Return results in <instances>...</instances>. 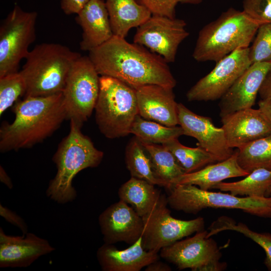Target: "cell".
Listing matches in <instances>:
<instances>
[{
    "instance_id": "5bb4252c",
    "label": "cell",
    "mask_w": 271,
    "mask_h": 271,
    "mask_svg": "<svg viewBox=\"0 0 271 271\" xmlns=\"http://www.w3.org/2000/svg\"><path fill=\"white\" fill-rule=\"evenodd\" d=\"M178 117L184 135L195 138L198 146L211 154L217 162L234 153L227 145L223 129L216 127L211 118L195 113L182 103H178Z\"/></svg>"
},
{
    "instance_id": "5b68a950",
    "label": "cell",
    "mask_w": 271,
    "mask_h": 271,
    "mask_svg": "<svg viewBox=\"0 0 271 271\" xmlns=\"http://www.w3.org/2000/svg\"><path fill=\"white\" fill-rule=\"evenodd\" d=\"M80 56L60 44L36 45L29 51L20 71L26 84L25 97L62 93L71 67Z\"/></svg>"
},
{
    "instance_id": "44dd1931",
    "label": "cell",
    "mask_w": 271,
    "mask_h": 271,
    "mask_svg": "<svg viewBox=\"0 0 271 271\" xmlns=\"http://www.w3.org/2000/svg\"><path fill=\"white\" fill-rule=\"evenodd\" d=\"M77 23L82 30L80 47L90 51L100 46L114 35L105 2L90 0L77 14Z\"/></svg>"
},
{
    "instance_id": "2e32d148",
    "label": "cell",
    "mask_w": 271,
    "mask_h": 271,
    "mask_svg": "<svg viewBox=\"0 0 271 271\" xmlns=\"http://www.w3.org/2000/svg\"><path fill=\"white\" fill-rule=\"evenodd\" d=\"M270 66L271 60L250 65L220 98L219 106L221 117L254 105Z\"/></svg>"
},
{
    "instance_id": "52a82bcc",
    "label": "cell",
    "mask_w": 271,
    "mask_h": 271,
    "mask_svg": "<svg viewBox=\"0 0 271 271\" xmlns=\"http://www.w3.org/2000/svg\"><path fill=\"white\" fill-rule=\"evenodd\" d=\"M168 205L186 213L196 214L207 208L236 209L258 217H271V198L238 197L205 190L190 184H177L169 190Z\"/></svg>"
},
{
    "instance_id": "7a4b0ae2",
    "label": "cell",
    "mask_w": 271,
    "mask_h": 271,
    "mask_svg": "<svg viewBox=\"0 0 271 271\" xmlns=\"http://www.w3.org/2000/svg\"><path fill=\"white\" fill-rule=\"evenodd\" d=\"M13 122L0 128L2 153L30 148L51 136L67 119L62 93L47 96L25 97L13 109Z\"/></svg>"
},
{
    "instance_id": "8d00e7d4",
    "label": "cell",
    "mask_w": 271,
    "mask_h": 271,
    "mask_svg": "<svg viewBox=\"0 0 271 271\" xmlns=\"http://www.w3.org/2000/svg\"><path fill=\"white\" fill-rule=\"evenodd\" d=\"M90 0H61V7L66 15L77 14Z\"/></svg>"
},
{
    "instance_id": "e575fe53",
    "label": "cell",
    "mask_w": 271,
    "mask_h": 271,
    "mask_svg": "<svg viewBox=\"0 0 271 271\" xmlns=\"http://www.w3.org/2000/svg\"><path fill=\"white\" fill-rule=\"evenodd\" d=\"M243 11L259 25L271 23V0H243Z\"/></svg>"
},
{
    "instance_id": "d4e9b609",
    "label": "cell",
    "mask_w": 271,
    "mask_h": 271,
    "mask_svg": "<svg viewBox=\"0 0 271 271\" xmlns=\"http://www.w3.org/2000/svg\"><path fill=\"white\" fill-rule=\"evenodd\" d=\"M151 161L156 178L168 190L185 174L173 154L163 145L142 142Z\"/></svg>"
},
{
    "instance_id": "4316f807",
    "label": "cell",
    "mask_w": 271,
    "mask_h": 271,
    "mask_svg": "<svg viewBox=\"0 0 271 271\" xmlns=\"http://www.w3.org/2000/svg\"><path fill=\"white\" fill-rule=\"evenodd\" d=\"M236 153L239 165L247 173L259 168L271 171V133L237 149Z\"/></svg>"
},
{
    "instance_id": "d6a6232c",
    "label": "cell",
    "mask_w": 271,
    "mask_h": 271,
    "mask_svg": "<svg viewBox=\"0 0 271 271\" xmlns=\"http://www.w3.org/2000/svg\"><path fill=\"white\" fill-rule=\"evenodd\" d=\"M253 43L249 47L251 64L271 60V23L259 25Z\"/></svg>"
},
{
    "instance_id": "60d3db41",
    "label": "cell",
    "mask_w": 271,
    "mask_h": 271,
    "mask_svg": "<svg viewBox=\"0 0 271 271\" xmlns=\"http://www.w3.org/2000/svg\"><path fill=\"white\" fill-rule=\"evenodd\" d=\"M0 180L10 189H12L13 185L11 179L2 166H0Z\"/></svg>"
},
{
    "instance_id": "7402d4cb",
    "label": "cell",
    "mask_w": 271,
    "mask_h": 271,
    "mask_svg": "<svg viewBox=\"0 0 271 271\" xmlns=\"http://www.w3.org/2000/svg\"><path fill=\"white\" fill-rule=\"evenodd\" d=\"M248 174L239 165L235 152L225 160L209 164L198 171L183 174L177 179L174 186L190 184L198 186L203 190H209L213 186L225 179L245 177Z\"/></svg>"
},
{
    "instance_id": "1f68e13d",
    "label": "cell",
    "mask_w": 271,
    "mask_h": 271,
    "mask_svg": "<svg viewBox=\"0 0 271 271\" xmlns=\"http://www.w3.org/2000/svg\"><path fill=\"white\" fill-rule=\"evenodd\" d=\"M220 230L221 231L231 230L238 232L258 244L264 250L266 255L264 264L267 269L271 271V234L254 231L244 223H236L233 219L228 217L221 220Z\"/></svg>"
},
{
    "instance_id": "ffe728a7",
    "label": "cell",
    "mask_w": 271,
    "mask_h": 271,
    "mask_svg": "<svg viewBox=\"0 0 271 271\" xmlns=\"http://www.w3.org/2000/svg\"><path fill=\"white\" fill-rule=\"evenodd\" d=\"M142 237L123 250L118 249L112 244L104 243L102 245L96 253L102 270L140 271L159 259L158 252L147 250L143 247Z\"/></svg>"
},
{
    "instance_id": "603a6c76",
    "label": "cell",
    "mask_w": 271,
    "mask_h": 271,
    "mask_svg": "<svg viewBox=\"0 0 271 271\" xmlns=\"http://www.w3.org/2000/svg\"><path fill=\"white\" fill-rule=\"evenodd\" d=\"M106 7L114 35L124 38L129 30L138 27L152 16L136 0H106Z\"/></svg>"
},
{
    "instance_id": "ba28073f",
    "label": "cell",
    "mask_w": 271,
    "mask_h": 271,
    "mask_svg": "<svg viewBox=\"0 0 271 271\" xmlns=\"http://www.w3.org/2000/svg\"><path fill=\"white\" fill-rule=\"evenodd\" d=\"M100 77L88 56L78 57L69 72L62 92L67 119L82 127L91 116L98 99Z\"/></svg>"
},
{
    "instance_id": "3957f363",
    "label": "cell",
    "mask_w": 271,
    "mask_h": 271,
    "mask_svg": "<svg viewBox=\"0 0 271 271\" xmlns=\"http://www.w3.org/2000/svg\"><path fill=\"white\" fill-rule=\"evenodd\" d=\"M70 131L58 145L53 157L57 173L50 181L46 195L59 204L74 200L77 193L72 181L81 171L95 168L101 163L103 153L97 149L91 140L83 134L81 127L70 120Z\"/></svg>"
},
{
    "instance_id": "9c48e42d",
    "label": "cell",
    "mask_w": 271,
    "mask_h": 271,
    "mask_svg": "<svg viewBox=\"0 0 271 271\" xmlns=\"http://www.w3.org/2000/svg\"><path fill=\"white\" fill-rule=\"evenodd\" d=\"M38 14L16 5L0 27V77L18 72L21 60L36 39Z\"/></svg>"
},
{
    "instance_id": "7c38bea8",
    "label": "cell",
    "mask_w": 271,
    "mask_h": 271,
    "mask_svg": "<svg viewBox=\"0 0 271 271\" xmlns=\"http://www.w3.org/2000/svg\"><path fill=\"white\" fill-rule=\"evenodd\" d=\"M216 63L214 68L188 91V101L220 99L251 64L249 47L238 49Z\"/></svg>"
},
{
    "instance_id": "83f0119b",
    "label": "cell",
    "mask_w": 271,
    "mask_h": 271,
    "mask_svg": "<svg viewBox=\"0 0 271 271\" xmlns=\"http://www.w3.org/2000/svg\"><path fill=\"white\" fill-rule=\"evenodd\" d=\"M125 159L126 168L132 177L164 187L154 175L150 158L142 142L135 136L126 146Z\"/></svg>"
},
{
    "instance_id": "8fae6325",
    "label": "cell",
    "mask_w": 271,
    "mask_h": 271,
    "mask_svg": "<svg viewBox=\"0 0 271 271\" xmlns=\"http://www.w3.org/2000/svg\"><path fill=\"white\" fill-rule=\"evenodd\" d=\"M202 230L191 237L178 240L160 250V256L180 269L220 271L227 264L220 262L221 253L216 241Z\"/></svg>"
},
{
    "instance_id": "ab89813d",
    "label": "cell",
    "mask_w": 271,
    "mask_h": 271,
    "mask_svg": "<svg viewBox=\"0 0 271 271\" xmlns=\"http://www.w3.org/2000/svg\"><path fill=\"white\" fill-rule=\"evenodd\" d=\"M171 270L169 265L159 261V259L151 263L145 267V271H171Z\"/></svg>"
},
{
    "instance_id": "cb8c5ba5",
    "label": "cell",
    "mask_w": 271,
    "mask_h": 271,
    "mask_svg": "<svg viewBox=\"0 0 271 271\" xmlns=\"http://www.w3.org/2000/svg\"><path fill=\"white\" fill-rule=\"evenodd\" d=\"M146 181L132 177L121 185L118 195L120 200L131 205L143 217L148 214L159 202L162 194Z\"/></svg>"
},
{
    "instance_id": "484cf974",
    "label": "cell",
    "mask_w": 271,
    "mask_h": 271,
    "mask_svg": "<svg viewBox=\"0 0 271 271\" xmlns=\"http://www.w3.org/2000/svg\"><path fill=\"white\" fill-rule=\"evenodd\" d=\"M212 189L229 192L235 196L268 197L271 194V171L256 169L242 180L233 182L222 181L213 186Z\"/></svg>"
},
{
    "instance_id": "4fadbf2b",
    "label": "cell",
    "mask_w": 271,
    "mask_h": 271,
    "mask_svg": "<svg viewBox=\"0 0 271 271\" xmlns=\"http://www.w3.org/2000/svg\"><path fill=\"white\" fill-rule=\"evenodd\" d=\"M186 26L182 19L152 15L138 27L133 43L147 47L168 63L174 62L179 45L189 35Z\"/></svg>"
},
{
    "instance_id": "f1b7e54d",
    "label": "cell",
    "mask_w": 271,
    "mask_h": 271,
    "mask_svg": "<svg viewBox=\"0 0 271 271\" xmlns=\"http://www.w3.org/2000/svg\"><path fill=\"white\" fill-rule=\"evenodd\" d=\"M130 133L142 142L163 144L184 135V130L180 126H167L145 119L138 114L132 123Z\"/></svg>"
},
{
    "instance_id": "74e56055",
    "label": "cell",
    "mask_w": 271,
    "mask_h": 271,
    "mask_svg": "<svg viewBox=\"0 0 271 271\" xmlns=\"http://www.w3.org/2000/svg\"><path fill=\"white\" fill-rule=\"evenodd\" d=\"M258 94L261 99H271V66L259 89Z\"/></svg>"
},
{
    "instance_id": "f35d334b",
    "label": "cell",
    "mask_w": 271,
    "mask_h": 271,
    "mask_svg": "<svg viewBox=\"0 0 271 271\" xmlns=\"http://www.w3.org/2000/svg\"><path fill=\"white\" fill-rule=\"evenodd\" d=\"M258 109L271 124V99H260L258 102Z\"/></svg>"
},
{
    "instance_id": "277c9868",
    "label": "cell",
    "mask_w": 271,
    "mask_h": 271,
    "mask_svg": "<svg viewBox=\"0 0 271 271\" xmlns=\"http://www.w3.org/2000/svg\"><path fill=\"white\" fill-rule=\"evenodd\" d=\"M259 25L243 11L230 8L199 31L192 54L198 62H218L239 48H248Z\"/></svg>"
},
{
    "instance_id": "d6986e66",
    "label": "cell",
    "mask_w": 271,
    "mask_h": 271,
    "mask_svg": "<svg viewBox=\"0 0 271 271\" xmlns=\"http://www.w3.org/2000/svg\"><path fill=\"white\" fill-rule=\"evenodd\" d=\"M139 114L167 126L179 124L178 103L172 88L148 84L135 88Z\"/></svg>"
},
{
    "instance_id": "f546056e",
    "label": "cell",
    "mask_w": 271,
    "mask_h": 271,
    "mask_svg": "<svg viewBox=\"0 0 271 271\" xmlns=\"http://www.w3.org/2000/svg\"><path fill=\"white\" fill-rule=\"evenodd\" d=\"M162 145L173 154L185 173L198 171L216 162L211 154L201 147L190 148L185 146L179 142L178 139H174Z\"/></svg>"
},
{
    "instance_id": "8992f818",
    "label": "cell",
    "mask_w": 271,
    "mask_h": 271,
    "mask_svg": "<svg viewBox=\"0 0 271 271\" xmlns=\"http://www.w3.org/2000/svg\"><path fill=\"white\" fill-rule=\"evenodd\" d=\"M94 109L96 123L105 137L111 139L125 137L130 133L139 114L136 89L116 78L101 76Z\"/></svg>"
},
{
    "instance_id": "30bf717a",
    "label": "cell",
    "mask_w": 271,
    "mask_h": 271,
    "mask_svg": "<svg viewBox=\"0 0 271 271\" xmlns=\"http://www.w3.org/2000/svg\"><path fill=\"white\" fill-rule=\"evenodd\" d=\"M167 205V197L162 194L156 207L142 217L144 222L142 245L147 250L159 252L185 237L204 230L202 217L189 220L176 219L171 215Z\"/></svg>"
},
{
    "instance_id": "d590c367",
    "label": "cell",
    "mask_w": 271,
    "mask_h": 271,
    "mask_svg": "<svg viewBox=\"0 0 271 271\" xmlns=\"http://www.w3.org/2000/svg\"><path fill=\"white\" fill-rule=\"evenodd\" d=\"M0 215L7 221L18 227L23 235L28 233V226L25 220L17 214L7 207H4L1 204L0 205Z\"/></svg>"
},
{
    "instance_id": "ac0fdd59",
    "label": "cell",
    "mask_w": 271,
    "mask_h": 271,
    "mask_svg": "<svg viewBox=\"0 0 271 271\" xmlns=\"http://www.w3.org/2000/svg\"><path fill=\"white\" fill-rule=\"evenodd\" d=\"M55 249L47 240L34 233L11 236L0 228L1 267H26Z\"/></svg>"
},
{
    "instance_id": "836d02e7",
    "label": "cell",
    "mask_w": 271,
    "mask_h": 271,
    "mask_svg": "<svg viewBox=\"0 0 271 271\" xmlns=\"http://www.w3.org/2000/svg\"><path fill=\"white\" fill-rule=\"evenodd\" d=\"M145 7L152 15L166 16L170 18L176 17V7L179 3L198 5L202 0H136Z\"/></svg>"
},
{
    "instance_id": "6da1fadb",
    "label": "cell",
    "mask_w": 271,
    "mask_h": 271,
    "mask_svg": "<svg viewBox=\"0 0 271 271\" xmlns=\"http://www.w3.org/2000/svg\"><path fill=\"white\" fill-rule=\"evenodd\" d=\"M88 57L99 75L116 78L134 89L148 84L173 89L177 84L161 56L124 38L113 35L90 51Z\"/></svg>"
},
{
    "instance_id": "4dcf8cb0",
    "label": "cell",
    "mask_w": 271,
    "mask_h": 271,
    "mask_svg": "<svg viewBox=\"0 0 271 271\" xmlns=\"http://www.w3.org/2000/svg\"><path fill=\"white\" fill-rule=\"evenodd\" d=\"M26 84L18 71L0 77V114L10 107L18 99L25 95Z\"/></svg>"
},
{
    "instance_id": "e0dca14e",
    "label": "cell",
    "mask_w": 271,
    "mask_h": 271,
    "mask_svg": "<svg viewBox=\"0 0 271 271\" xmlns=\"http://www.w3.org/2000/svg\"><path fill=\"white\" fill-rule=\"evenodd\" d=\"M221 118L227 145L231 149H239L271 133V124L259 109H243Z\"/></svg>"
},
{
    "instance_id": "b9f144b4",
    "label": "cell",
    "mask_w": 271,
    "mask_h": 271,
    "mask_svg": "<svg viewBox=\"0 0 271 271\" xmlns=\"http://www.w3.org/2000/svg\"><path fill=\"white\" fill-rule=\"evenodd\" d=\"M270 198H271V194H270Z\"/></svg>"
},
{
    "instance_id": "9a60e30c",
    "label": "cell",
    "mask_w": 271,
    "mask_h": 271,
    "mask_svg": "<svg viewBox=\"0 0 271 271\" xmlns=\"http://www.w3.org/2000/svg\"><path fill=\"white\" fill-rule=\"evenodd\" d=\"M104 243L124 242L131 245L143 235L144 222L134 208L120 200L105 209L98 217Z\"/></svg>"
}]
</instances>
